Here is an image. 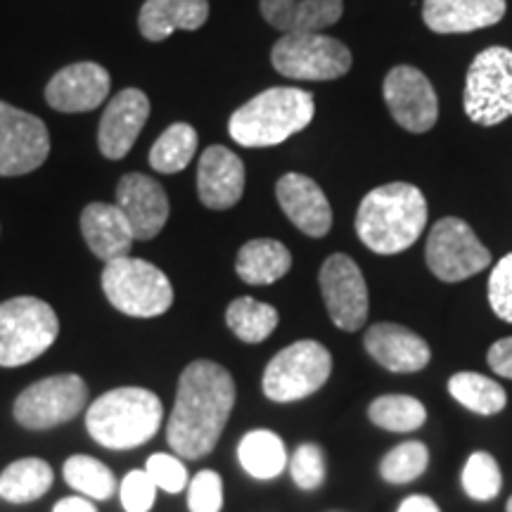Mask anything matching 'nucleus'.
I'll list each match as a JSON object with an SVG mask.
<instances>
[{
	"label": "nucleus",
	"mask_w": 512,
	"mask_h": 512,
	"mask_svg": "<svg viewBox=\"0 0 512 512\" xmlns=\"http://www.w3.org/2000/svg\"><path fill=\"white\" fill-rule=\"evenodd\" d=\"M235 406V382L214 361H192L181 373L166 439L176 456L200 460L219 444Z\"/></svg>",
	"instance_id": "f257e3e1"
},
{
	"label": "nucleus",
	"mask_w": 512,
	"mask_h": 512,
	"mask_svg": "<svg viewBox=\"0 0 512 512\" xmlns=\"http://www.w3.org/2000/svg\"><path fill=\"white\" fill-rule=\"evenodd\" d=\"M425 226L427 200L411 183H387L370 190L356 211L358 240L384 256L413 247Z\"/></svg>",
	"instance_id": "f03ea898"
},
{
	"label": "nucleus",
	"mask_w": 512,
	"mask_h": 512,
	"mask_svg": "<svg viewBox=\"0 0 512 512\" xmlns=\"http://www.w3.org/2000/svg\"><path fill=\"white\" fill-rule=\"evenodd\" d=\"M316 114V100L302 88H268L254 95L228 121V133L242 147H273L304 131Z\"/></svg>",
	"instance_id": "7ed1b4c3"
},
{
	"label": "nucleus",
	"mask_w": 512,
	"mask_h": 512,
	"mask_svg": "<svg viewBox=\"0 0 512 512\" xmlns=\"http://www.w3.org/2000/svg\"><path fill=\"white\" fill-rule=\"evenodd\" d=\"M162 418L164 406L155 392L143 387H119L91 403L86 430L100 446L126 451L155 437Z\"/></svg>",
	"instance_id": "20e7f679"
},
{
	"label": "nucleus",
	"mask_w": 512,
	"mask_h": 512,
	"mask_svg": "<svg viewBox=\"0 0 512 512\" xmlns=\"http://www.w3.org/2000/svg\"><path fill=\"white\" fill-rule=\"evenodd\" d=\"M60 320L53 306L38 297H15L0 304V366L17 368L36 361L53 347Z\"/></svg>",
	"instance_id": "39448f33"
},
{
	"label": "nucleus",
	"mask_w": 512,
	"mask_h": 512,
	"mask_svg": "<svg viewBox=\"0 0 512 512\" xmlns=\"http://www.w3.org/2000/svg\"><path fill=\"white\" fill-rule=\"evenodd\" d=\"M102 290L114 309L133 318L162 316L174 304L169 278L150 261L119 256L102 271Z\"/></svg>",
	"instance_id": "423d86ee"
},
{
	"label": "nucleus",
	"mask_w": 512,
	"mask_h": 512,
	"mask_svg": "<svg viewBox=\"0 0 512 512\" xmlns=\"http://www.w3.org/2000/svg\"><path fill=\"white\" fill-rule=\"evenodd\" d=\"M332 373V356L316 339H299L271 358L264 370V394L275 403H290L316 394Z\"/></svg>",
	"instance_id": "0eeeda50"
},
{
	"label": "nucleus",
	"mask_w": 512,
	"mask_h": 512,
	"mask_svg": "<svg viewBox=\"0 0 512 512\" xmlns=\"http://www.w3.org/2000/svg\"><path fill=\"white\" fill-rule=\"evenodd\" d=\"M463 105L479 126H496L512 117V50L494 46L472 60Z\"/></svg>",
	"instance_id": "6e6552de"
},
{
	"label": "nucleus",
	"mask_w": 512,
	"mask_h": 512,
	"mask_svg": "<svg viewBox=\"0 0 512 512\" xmlns=\"http://www.w3.org/2000/svg\"><path fill=\"white\" fill-rule=\"evenodd\" d=\"M275 72L294 81H335L351 69V50L337 38L304 31L285 34L271 50Z\"/></svg>",
	"instance_id": "1a4fd4ad"
},
{
	"label": "nucleus",
	"mask_w": 512,
	"mask_h": 512,
	"mask_svg": "<svg viewBox=\"0 0 512 512\" xmlns=\"http://www.w3.org/2000/svg\"><path fill=\"white\" fill-rule=\"evenodd\" d=\"M425 261L439 280L460 283L482 273L491 264V254L463 219L446 216L430 230Z\"/></svg>",
	"instance_id": "9d476101"
},
{
	"label": "nucleus",
	"mask_w": 512,
	"mask_h": 512,
	"mask_svg": "<svg viewBox=\"0 0 512 512\" xmlns=\"http://www.w3.org/2000/svg\"><path fill=\"white\" fill-rule=\"evenodd\" d=\"M86 401L88 387L79 375H53L31 384L17 396L15 418L24 430H53L74 420Z\"/></svg>",
	"instance_id": "9b49d317"
},
{
	"label": "nucleus",
	"mask_w": 512,
	"mask_h": 512,
	"mask_svg": "<svg viewBox=\"0 0 512 512\" xmlns=\"http://www.w3.org/2000/svg\"><path fill=\"white\" fill-rule=\"evenodd\" d=\"M48 155V126L34 114L0 102V176L31 174Z\"/></svg>",
	"instance_id": "f8f14e48"
},
{
	"label": "nucleus",
	"mask_w": 512,
	"mask_h": 512,
	"mask_svg": "<svg viewBox=\"0 0 512 512\" xmlns=\"http://www.w3.org/2000/svg\"><path fill=\"white\" fill-rule=\"evenodd\" d=\"M320 292L332 323L339 330L356 332L368 320V285L361 268L347 254L328 256L318 275Z\"/></svg>",
	"instance_id": "ddd939ff"
},
{
	"label": "nucleus",
	"mask_w": 512,
	"mask_h": 512,
	"mask_svg": "<svg viewBox=\"0 0 512 512\" xmlns=\"http://www.w3.org/2000/svg\"><path fill=\"white\" fill-rule=\"evenodd\" d=\"M384 102L396 124L411 133H427L439 119V98L432 81L420 69L399 64L382 86Z\"/></svg>",
	"instance_id": "4468645a"
},
{
	"label": "nucleus",
	"mask_w": 512,
	"mask_h": 512,
	"mask_svg": "<svg viewBox=\"0 0 512 512\" xmlns=\"http://www.w3.org/2000/svg\"><path fill=\"white\" fill-rule=\"evenodd\" d=\"M112 79L98 62H74L57 72L46 86L48 105L64 114L98 110L110 95Z\"/></svg>",
	"instance_id": "2eb2a0df"
},
{
	"label": "nucleus",
	"mask_w": 512,
	"mask_h": 512,
	"mask_svg": "<svg viewBox=\"0 0 512 512\" xmlns=\"http://www.w3.org/2000/svg\"><path fill=\"white\" fill-rule=\"evenodd\" d=\"M117 207L124 211L136 240H152L169 221V197L155 178L126 174L117 185Z\"/></svg>",
	"instance_id": "dca6fc26"
},
{
	"label": "nucleus",
	"mask_w": 512,
	"mask_h": 512,
	"mask_svg": "<svg viewBox=\"0 0 512 512\" xmlns=\"http://www.w3.org/2000/svg\"><path fill=\"white\" fill-rule=\"evenodd\" d=\"M150 119V98L138 88H124L102 112L98 145L107 159H124Z\"/></svg>",
	"instance_id": "f3484780"
},
{
	"label": "nucleus",
	"mask_w": 512,
	"mask_h": 512,
	"mask_svg": "<svg viewBox=\"0 0 512 512\" xmlns=\"http://www.w3.org/2000/svg\"><path fill=\"white\" fill-rule=\"evenodd\" d=\"M245 192V164L223 145L202 152L197 166V195L204 207L223 211L235 207Z\"/></svg>",
	"instance_id": "a211bd4d"
},
{
	"label": "nucleus",
	"mask_w": 512,
	"mask_h": 512,
	"mask_svg": "<svg viewBox=\"0 0 512 512\" xmlns=\"http://www.w3.org/2000/svg\"><path fill=\"white\" fill-rule=\"evenodd\" d=\"M280 209L294 226L309 238H325L332 228V209L325 192L313 178L304 174H285L275 185Z\"/></svg>",
	"instance_id": "6ab92c4d"
},
{
	"label": "nucleus",
	"mask_w": 512,
	"mask_h": 512,
	"mask_svg": "<svg viewBox=\"0 0 512 512\" xmlns=\"http://www.w3.org/2000/svg\"><path fill=\"white\" fill-rule=\"evenodd\" d=\"M366 351L392 373H418L430 363L432 351L413 330L396 323H377L363 337Z\"/></svg>",
	"instance_id": "aec40b11"
},
{
	"label": "nucleus",
	"mask_w": 512,
	"mask_h": 512,
	"mask_svg": "<svg viewBox=\"0 0 512 512\" xmlns=\"http://www.w3.org/2000/svg\"><path fill=\"white\" fill-rule=\"evenodd\" d=\"M505 8V0H425L422 19L434 34H470L501 22Z\"/></svg>",
	"instance_id": "412c9836"
},
{
	"label": "nucleus",
	"mask_w": 512,
	"mask_h": 512,
	"mask_svg": "<svg viewBox=\"0 0 512 512\" xmlns=\"http://www.w3.org/2000/svg\"><path fill=\"white\" fill-rule=\"evenodd\" d=\"M81 233L91 252L107 261L131 254L133 230L117 204L93 202L81 211Z\"/></svg>",
	"instance_id": "4be33fe9"
},
{
	"label": "nucleus",
	"mask_w": 512,
	"mask_h": 512,
	"mask_svg": "<svg viewBox=\"0 0 512 512\" xmlns=\"http://www.w3.org/2000/svg\"><path fill=\"white\" fill-rule=\"evenodd\" d=\"M261 15L283 34L323 31L339 22L342 0H259Z\"/></svg>",
	"instance_id": "5701e85b"
},
{
	"label": "nucleus",
	"mask_w": 512,
	"mask_h": 512,
	"mask_svg": "<svg viewBox=\"0 0 512 512\" xmlns=\"http://www.w3.org/2000/svg\"><path fill=\"white\" fill-rule=\"evenodd\" d=\"M209 0H145L138 27L147 41H166L174 31H195L207 24Z\"/></svg>",
	"instance_id": "b1692460"
},
{
	"label": "nucleus",
	"mask_w": 512,
	"mask_h": 512,
	"mask_svg": "<svg viewBox=\"0 0 512 512\" xmlns=\"http://www.w3.org/2000/svg\"><path fill=\"white\" fill-rule=\"evenodd\" d=\"M292 268V254L283 242L271 238L249 240L240 247L235 271L247 285H273Z\"/></svg>",
	"instance_id": "393cba45"
},
{
	"label": "nucleus",
	"mask_w": 512,
	"mask_h": 512,
	"mask_svg": "<svg viewBox=\"0 0 512 512\" xmlns=\"http://www.w3.org/2000/svg\"><path fill=\"white\" fill-rule=\"evenodd\" d=\"M53 467L41 458H22L0 472V498L8 503H31L53 486Z\"/></svg>",
	"instance_id": "a878e982"
},
{
	"label": "nucleus",
	"mask_w": 512,
	"mask_h": 512,
	"mask_svg": "<svg viewBox=\"0 0 512 512\" xmlns=\"http://www.w3.org/2000/svg\"><path fill=\"white\" fill-rule=\"evenodd\" d=\"M238 458L247 475L254 479H275L283 475L287 463H290L283 439L271 430H254L245 434L238 446Z\"/></svg>",
	"instance_id": "bb28decb"
},
{
	"label": "nucleus",
	"mask_w": 512,
	"mask_h": 512,
	"mask_svg": "<svg viewBox=\"0 0 512 512\" xmlns=\"http://www.w3.org/2000/svg\"><path fill=\"white\" fill-rule=\"evenodd\" d=\"M448 392L460 406L479 415L501 413L508 403V394L501 384L479 373H456L448 380Z\"/></svg>",
	"instance_id": "cd10ccee"
},
{
	"label": "nucleus",
	"mask_w": 512,
	"mask_h": 512,
	"mask_svg": "<svg viewBox=\"0 0 512 512\" xmlns=\"http://www.w3.org/2000/svg\"><path fill=\"white\" fill-rule=\"evenodd\" d=\"M226 323L235 337L247 344H259L278 328V309L271 304L256 302L252 297H238L226 311Z\"/></svg>",
	"instance_id": "c85d7f7f"
},
{
	"label": "nucleus",
	"mask_w": 512,
	"mask_h": 512,
	"mask_svg": "<svg viewBox=\"0 0 512 512\" xmlns=\"http://www.w3.org/2000/svg\"><path fill=\"white\" fill-rule=\"evenodd\" d=\"M197 145H200V138L195 128L183 121L171 124L152 145L150 166L159 174H178L192 162Z\"/></svg>",
	"instance_id": "c756f323"
},
{
	"label": "nucleus",
	"mask_w": 512,
	"mask_h": 512,
	"mask_svg": "<svg viewBox=\"0 0 512 512\" xmlns=\"http://www.w3.org/2000/svg\"><path fill=\"white\" fill-rule=\"evenodd\" d=\"M368 418L373 425L387 432H415L425 425L427 411L425 406L413 396L387 394L370 403Z\"/></svg>",
	"instance_id": "7c9ffc66"
},
{
	"label": "nucleus",
	"mask_w": 512,
	"mask_h": 512,
	"mask_svg": "<svg viewBox=\"0 0 512 512\" xmlns=\"http://www.w3.org/2000/svg\"><path fill=\"white\" fill-rule=\"evenodd\" d=\"M62 472L74 491L93 501H107L117 489V479L110 467L93 456H72L64 463Z\"/></svg>",
	"instance_id": "2f4dec72"
},
{
	"label": "nucleus",
	"mask_w": 512,
	"mask_h": 512,
	"mask_svg": "<svg viewBox=\"0 0 512 512\" xmlns=\"http://www.w3.org/2000/svg\"><path fill=\"white\" fill-rule=\"evenodd\" d=\"M430 465V451L420 441H406L384 456L380 463V475L389 484H408L425 475Z\"/></svg>",
	"instance_id": "473e14b6"
},
{
	"label": "nucleus",
	"mask_w": 512,
	"mask_h": 512,
	"mask_svg": "<svg viewBox=\"0 0 512 512\" xmlns=\"http://www.w3.org/2000/svg\"><path fill=\"white\" fill-rule=\"evenodd\" d=\"M460 482H463L465 494L475 501H494L503 486L501 467H498L496 458L486 451H475L467 458Z\"/></svg>",
	"instance_id": "72a5a7b5"
},
{
	"label": "nucleus",
	"mask_w": 512,
	"mask_h": 512,
	"mask_svg": "<svg viewBox=\"0 0 512 512\" xmlns=\"http://www.w3.org/2000/svg\"><path fill=\"white\" fill-rule=\"evenodd\" d=\"M290 475L304 491H316L325 482V453L318 444H302L290 458Z\"/></svg>",
	"instance_id": "f704fd0d"
},
{
	"label": "nucleus",
	"mask_w": 512,
	"mask_h": 512,
	"mask_svg": "<svg viewBox=\"0 0 512 512\" xmlns=\"http://www.w3.org/2000/svg\"><path fill=\"white\" fill-rule=\"evenodd\" d=\"M190 512H221L223 508V482L214 470H202L190 479L188 486Z\"/></svg>",
	"instance_id": "c9c22d12"
},
{
	"label": "nucleus",
	"mask_w": 512,
	"mask_h": 512,
	"mask_svg": "<svg viewBox=\"0 0 512 512\" xmlns=\"http://www.w3.org/2000/svg\"><path fill=\"white\" fill-rule=\"evenodd\" d=\"M145 472L155 482L157 489L166 491V494H181L188 486V470L181 460L169 456V453H155L147 458Z\"/></svg>",
	"instance_id": "e433bc0d"
},
{
	"label": "nucleus",
	"mask_w": 512,
	"mask_h": 512,
	"mask_svg": "<svg viewBox=\"0 0 512 512\" xmlns=\"http://www.w3.org/2000/svg\"><path fill=\"white\" fill-rule=\"evenodd\" d=\"M489 304L505 323H512V254H505L489 278Z\"/></svg>",
	"instance_id": "4c0bfd02"
},
{
	"label": "nucleus",
	"mask_w": 512,
	"mask_h": 512,
	"mask_svg": "<svg viewBox=\"0 0 512 512\" xmlns=\"http://www.w3.org/2000/svg\"><path fill=\"white\" fill-rule=\"evenodd\" d=\"M157 498V486L145 470H131L121 482V505L126 512H150Z\"/></svg>",
	"instance_id": "58836bf2"
},
{
	"label": "nucleus",
	"mask_w": 512,
	"mask_h": 512,
	"mask_svg": "<svg viewBox=\"0 0 512 512\" xmlns=\"http://www.w3.org/2000/svg\"><path fill=\"white\" fill-rule=\"evenodd\" d=\"M489 366L496 375L512 380V337H503L489 349Z\"/></svg>",
	"instance_id": "ea45409f"
},
{
	"label": "nucleus",
	"mask_w": 512,
	"mask_h": 512,
	"mask_svg": "<svg viewBox=\"0 0 512 512\" xmlns=\"http://www.w3.org/2000/svg\"><path fill=\"white\" fill-rule=\"evenodd\" d=\"M396 512H441V510L430 496L415 494V496H408L406 501L399 505V510H396Z\"/></svg>",
	"instance_id": "a19ab883"
},
{
	"label": "nucleus",
	"mask_w": 512,
	"mask_h": 512,
	"mask_svg": "<svg viewBox=\"0 0 512 512\" xmlns=\"http://www.w3.org/2000/svg\"><path fill=\"white\" fill-rule=\"evenodd\" d=\"M53 512H98V510H95V505L88 501V498L69 496V498H62V501L53 508Z\"/></svg>",
	"instance_id": "79ce46f5"
},
{
	"label": "nucleus",
	"mask_w": 512,
	"mask_h": 512,
	"mask_svg": "<svg viewBox=\"0 0 512 512\" xmlns=\"http://www.w3.org/2000/svg\"><path fill=\"white\" fill-rule=\"evenodd\" d=\"M508 512H512V496H510V501H508Z\"/></svg>",
	"instance_id": "37998d69"
}]
</instances>
